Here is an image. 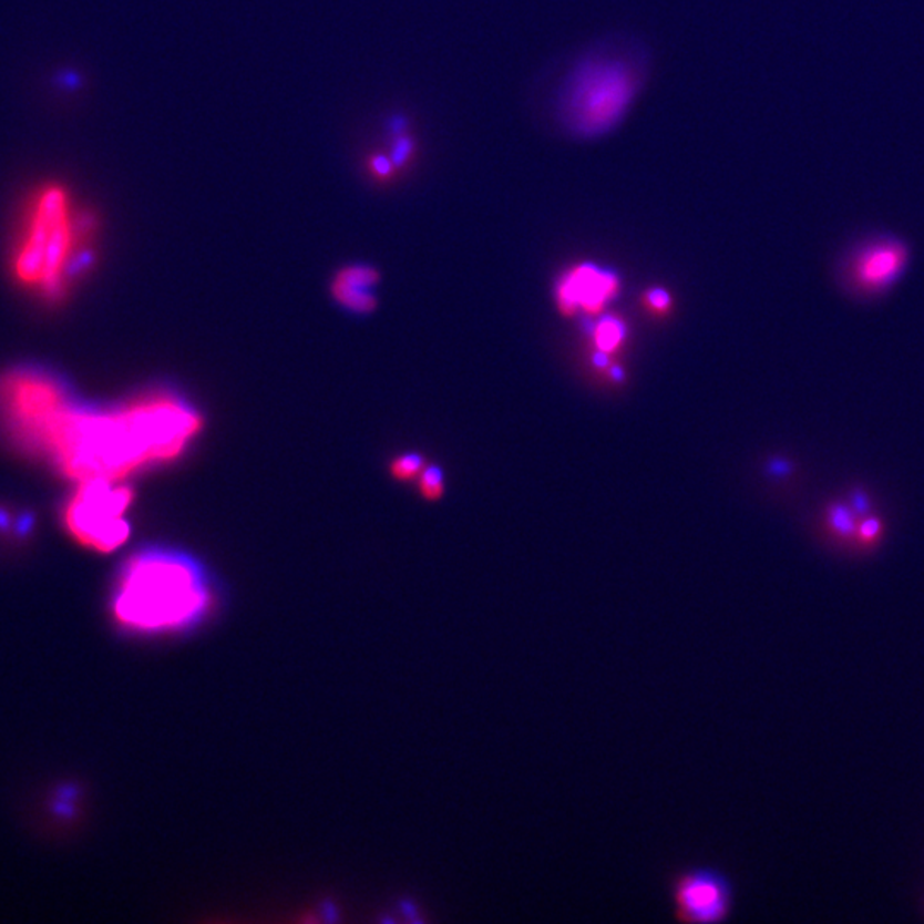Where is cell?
<instances>
[{"label":"cell","mask_w":924,"mask_h":924,"mask_svg":"<svg viewBox=\"0 0 924 924\" xmlns=\"http://www.w3.org/2000/svg\"><path fill=\"white\" fill-rule=\"evenodd\" d=\"M199 430V414L172 396H150L112 411L80 410L65 399L23 445L49 455L78 483L122 481L177 458Z\"/></svg>","instance_id":"6da1fadb"},{"label":"cell","mask_w":924,"mask_h":924,"mask_svg":"<svg viewBox=\"0 0 924 924\" xmlns=\"http://www.w3.org/2000/svg\"><path fill=\"white\" fill-rule=\"evenodd\" d=\"M207 605L209 591L196 565L172 553H146L122 574L113 609L127 627L162 632L194 624Z\"/></svg>","instance_id":"7a4b0ae2"},{"label":"cell","mask_w":924,"mask_h":924,"mask_svg":"<svg viewBox=\"0 0 924 924\" xmlns=\"http://www.w3.org/2000/svg\"><path fill=\"white\" fill-rule=\"evenodd\" d=\"M639 75L622 57L594 55L575 65L562 90V121L579 140H598L627 117Z\"/></svg>","instance_id":"3957f363"},{"label":"cell","mask_w":924,"mask_h":924,"mask_svg":"<svg viewBox=\"0 0 924 924\" xmlns=\"http://www.w3.org/2000/svg\"><path fill=\"white\" fill-rule=\"evenodd\" d=\"M131 504L132 490L121 485V481H84L65 507V526L83 545L96 552H113L131 534L125 519Z\"/></svg>","instance_id":"277c9868"},{"label":"cell","mask_w":924,"mask_h":924,"mask_svg":"<svg viewBox=\"0 0 924 924\" xmlns=\"http://www.w3.org/2000/svg\"><path fill=\"white\" fill-rule=\"evenodd\" d=\"M910 263V247L892 235H875L860 242L848 254L842 278L858 295H880L889 290Z\"/></svg>","instance_id":"5b68a950"},{"label":"cell","mask_w":924,"mask_h":924,"mask_svg":"<svg viewBox=\"0 0 924 924\" xmlns=\"http://www.w3.org/2000/svg\"><path fill=\"white\" fill-rule=\"evenodd\" d=\"M671 897L678 920L687 923H718L731 911V887L715 870L680 873L673 882Z\"/></svg>","instance_id":"8992f818"},{"label":"cell","mask_w":924,"mask_h":924,"mask_svg":"<svg viewBox=\"0 0 924 924\" xmlns=\"http://www.w3.org/2000/svg\"><path fill=\"white\" fill-rule=\"evenodd\" d=\"M620 290V278L609 269L579 264L572 267L556 288V305L564 316H574L577 310L599 314Z\"/></svg>","instance_id":"52a82bcc"},{"label":"cell","mask_w":924,"mask_h":924,"mask_svg":"<svg viewBox=\"0 0 924 924\" xmlns=\"http://www.w3.org/2000/svg\"><path fill=\"white\" fill-rule=\"evenodd\" d=\"M65 218V199L61 191L47 192L42 203L38 206L37 218L31 226V234L27 244L21 248L16 259V275L19 281L37 288L42 278L43 254L47 242L52 234L53 226Z\"/></svg>","instance_id":"ba28073f"},{"label":"cell","mask_w":924,"mask_h":924,"mask_svg":"<svg viewBox=\"0 0 924 924\" xmlns=\"http://www.w3.org/2000/svg\"><path fill=\"white\" fill-rule=\"evenodd\" d=\"M379 275L372 267H346L332 283V295L342 307L353 312H370L377 305L376 286Z\"/></svg>","instance_id":"9c48e42d"},{"label":"cell","mask_w":924,"mask_h":924,"mask_svg":"<svg viewBox=\"0 0 924 924\" xmlns=\"http://www.w3.org/2000/svg\"><path fill=\"white\" fill-rule=\"evenodd\" d=\"M625 336L627 331H625L624 320L606 317L594 329V348L598 350V353L609 357L624 345Z\"/></svg>","instance_id":"30bf717a"},{"label":"cell","mask_w":924,"mask_h":924,"mask_svg":"<svg viewBox=\"0 0 924 924\" xmlns=\"http://www.w3.org/2000/svg\"><path fill=\"white\" fill-rule=\"evenodd\" d=\"M829 524H831L832 531L842 537L856 536L858 530H860V524L854 521L853 512L850 509L842 507V505H835L829 511Z\"/></svg>","instance_id":"8fae6325"},{"label":"cell","mask_w":924,"mask_h":924,"mask_svg":"<svg viewBox=\"0 0 924 924\" xmlns=\"http://www.w3.org/2000/svg\"><path fill=\"white\" fill-rule=\"evenodd\" d=\"M418 486H420L421 495L425 496L427 500L442 499L445 492L442 471L437 470V468H425L418 478Z\"/></svg>","instance_id":"7c38bea8"},{"label":"cell","mask_w":924,"mask_h":924,"mask_svg":"<svg viewBox=\"0 0 924 924\" xmlns=\"http://www.w3.org/2000/svg\"><path fill=\"white\" fill-rule=\"evenodd\" d=\"M423 470H425V462L420 455L414 454L401 455L392 462L391 466L392 476L401 481L418 480Z\"/></svg>","instance_id":"4fadbf2b"},{"label":"cell","mask_w":924,"mask_h":924,"mask_svg":"<svg viewBox=\"0 0 924 924\" xmlns=\"http://www.w3.org/2000/svg\"><path fill=\"white\" fill-rule=\"evenodd\" d=\"M644 307L649 310L653 316L663 317L671 310V297L668 291L663 288H653L644 294Z\"/></svg>","instance_id":"5bb4252c"},{"label":"cell","mask_w":924,"mask_h":924,"mask_svg":"<svg viewBox=\"0 0 924 924\" xmlns=\"http://www.w3.org/2000/svg\"><path fill=\"white\" fill-rule=\"evenodd\" d=\"M880 533H882V526H880L879 521L875 519H869V521H864L863 524H860V530H858V540L861 543H870L876 542L880 537Z\"/></svg>","instance_id":"9a60e30c"},{"label":"cell","mask_w":924,"mask_h":924,"mask_svg":"<svg viewBox=\"0 0 924 924\" xmlns=\"http://www.w3.org/2000/svg\"><path fill=\"white\" fill-rule=\"evenodd\" d=\"M376 170L382 173V175H386V173L391 172V163L383 158L376 160Z\"/></svg>","instance_id":"2e32d148"}]
</instances>
